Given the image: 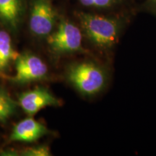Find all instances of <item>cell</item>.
<instances>
[{"mask_svg":"<svg viewBox=\"0 0 156 156\" xmlns=\"http://www.w3.org/2000/svg\"><path fill=\"white\" fill-rule=\"evenodd\" d=\"M80 20L87 36L101 48H109L116 44L119 26L116 21L100 15L80 14Z\"/></svg>","mask_w":156,"mask_h":156,"instance_id":"1","label":"cell"},{"mask_svg":"<svg viewBox=\"0 0 156 156\" xmlns=\"http://www.w3.org/2000/svg\"><path fill=\"white\" fill-rule=\"evenodd\" d=\"M68 79L80 92L92 95L99 93L106 84L104 71L90 62H83L71 66Z\"/></svg>","mask_w":156,"mask_h":156,"instance_id":"2","label":"cell"},{"mask_svg":"<svg viewBox=\"0 0 156 156\" xmlns=\"http://www.w3.org/2000/svg\"><path fill=\"white\" fill-rule=\"evenodd\" d=\"M81 31L76 25L68 21L60 23L58 29L50 34L47 41L50 47L56 53H70L82 49Z\"/></svg>","mask_w":156,"mask_h":156,"instance_id":"3","label":"cell"},{"mask_svg":"<svg viewBox=\"0 0 156 156\" xmlns=\"http://www.w3.org/2000/svg\"><path fill=\"white\" fill-rule=\"evenodd\" d=\"M56 14L51 0H34L31 7L30 29L35 36L46 37L55 24Z\"/></svg>","mask_w":156,"mask_h":156,"instance_id":"4","label":"cell"},{"mask_svg":"<svg viewBox=\"0 0 156 156\" xmlns=\"http://www.w3.org/2000/svg\"><path fill=\"white\" fill-rule=\"evenodd\" d=\"M16 74L10 80L18 83H26L44 79L48 74L47 65L41 58L31 54L19 55L15 60Z\"/></svg>","mask_w":156,"mask_h":156,"instance_id":"5","label":"cell"},{"mask_svg":"<svg viewBox=\"0 0 156 156\" xmlns=\"http://www.w3.org/2000/svg\"><path fill=\"white\" fill-rule=\"evenodd\" d=\"M18 103L28 116H34L47 106H60L61 101L56 98L48 90L38 87L20 94Z\"/></svg>","mask_w":156,"mask_h":156,"instance_id":"6","label":"cell"},{"mask_svg":"<svg viewBox=\"0 0 156 156\" xmlns=\"http://www.w3.org/2000/svg\"><path fill=\"white\" fill-rule=\"evenodd\" d=\"M48 133L49 130L41 123L32 118H27L15 124L9 141L33 142Z\"/></svg>","mask_w":156,"mask_h":156,"instance_id":"7","label":"cell"},{"mask_svg":"<svg viewBox=\"0 0 156 156\" xmlns=\"http://www.w3.org/2000/svg\"><path fill=\"white\" fill-rule=\"evenodd\" d=\"M21 14L20 0H0V22L10 30L17 28Z\"/></svg>","mask_w":156,"mask_h":156,"instance_id":"8","label":"cell"},{"mask_svg":"<svg viewBox=\"0 0 156 156\" xmlns=\"http://www.w3.org/2000/svg\"><path fill=\"white\" fill-rule=\"evenodd\" d=\"M19 54L13 48L12 43L8 33L0 30V72L7 69L12 61H15Z\"/></svg>","mask_w":156,"mask_h":156,"instance_id":"9","label":"cell"},{"mask_svg":"<svg viewBox=\"0 0 156 156\" xmlns=\"http://www.w3.org/2000/svg\"><path fill=\"white\" fill-rule=\"evenodd\" d=\"M17 103L9 95L0 88V122L8 119L16 111Z\"/></svg>","mask_w":156,"mask_h":156,"instance_id":"10","label":"cell"},{"mask_svg":"<svg viewBox=\"0 0 156 156\" xmlns=\"http://www.w3.org/2000/svg\"><path fill=\"white\" fill-rule=\"evenodd\" d=\"M20 155L23 156H49L51 154L47 146L38 145L26 148L21 152Z\"/></svg>","mask_w":156,"mask_h":156,"instance_id":"11","label":"cell"},{"mask_svg":"<svg viewBox=\"0 0 156 156\" xmlns=\"http://www.w3.org/2000/svg\"><path fill=\"white\" fill-rule=\"evenodd\" d=\"M82 5L87 7H104L109 6L114 0H80Z\"/></svg>","mask_w":156,"mask_h":156,"instance_id":"12","label":"cell"},{"mask_svg":"<svg viewBox=\"0 0 156 156\" xmlns=\"http://www.w3.org/2000/svg\"><path fill=\"white\" fill-rule=\"evenodd\" d=\"M155 1H156V0H155Z\"/></svg>","mask_w":156,"mask_h":156,"instance_id":"13","label":"cell"}]
</instances>
